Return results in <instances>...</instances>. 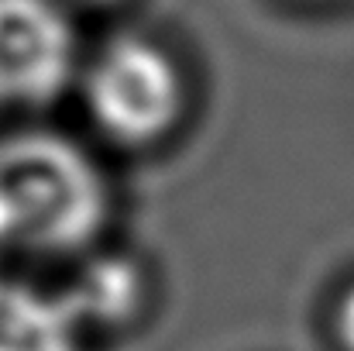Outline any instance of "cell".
Returning a JSON list of instances; mask_svg holds the SVG:
<instances>
[{"mask_svg":"<svg viewBox=\"0 0 354 351\" xmlns=\"http://www.w3.org/2000/svg\"><path fill=\"white\" fill-rule=\"evenodd\" d=\"M111 197L97 162L62 134L0 138V244L69 255L107 224Z\"/></svg>","mask_w":354,"mask_h":351,"instance_id":"cell-1","label":"cell"},{"mask_svg":"<svg viewBox=\"0 0 354 351\" xmlns=\"http://www.w3.org/2000/svg\"><path fill=\"white\" fill-rule=\"evenodd\" d=\"M86 107L114 141L151 145L183 117L186 83L162 45L145 35H120L86 73Z\"/></svg>","mask_w":354,"mask_h":351,"instance_id":"cell-2","label":"cell"},{"mask_svg":"<svg viewBox=\"0 0 354 351\" xmlns=\"http://www.w3.org/2000/svg\"><path fill=\"white\" fill-rule=\"evenodd\" d=\"M76 73V28L62 0H0V104H52Z\"/></svg>","mask_w":354,"mask_h":351,"instance_id":"cell-3","label":"cell"},{"mask_svg":"<svg viewBox=\"0 0 354 351\" xmlns=\"http://www.w3.org/2000/svg\"><path fill=\"white\" fill-rule=\"evenodd\" d=\"M80 327L66 296L0 276V351H80Z\"/></svg>","mask_w":354,"mask_h":351,"instance_id":"cell-4","label":"cell"},{"mask_svg":"<svg viewBox=\"0 0 354 351\" xmlns=\"http://www.w3.org/2000/svg\"><path fill=\"white\" fill-rule=\"evenodd\" d=\"M73 289L76 293H69L66 300L73 303L83 324L86 321H124L141 296L138 269L124 258H100L97 265L83 272L80 286Z\"/></svg>","mask_w":354,"mask_h":351,"instance_id":"cell-5","label":"cell"},{"mask_svg":"<svg viewBox=\"0 0 354 351\" xmlns=\"http://www.w3.org/2000/svg\"><path fill=\"white\" fill-rule=\"evenodd\" d=\"M337 331H341V341L348 345V351H354V289L341 300V310H337Z\"/></svg>","mask_w":354,"mask_h":351,"instance_id":"cell-6","label":"cell"},{"mask_svg":"<svg viewBox=\"0 0 354 351\" xmlns=\"http://www.w3.org/2000/svg\"><path fill=\"white\" fill-rule=\"evenodd\" d=\"M83 3H118V0H83Z\"/></svg>","mask_w":354,"mask_h":351,"instance_id":"cell-7","label":"cell"}]
</instances>
